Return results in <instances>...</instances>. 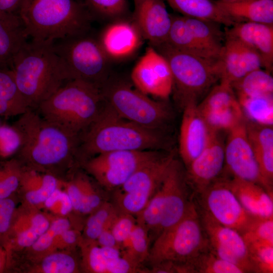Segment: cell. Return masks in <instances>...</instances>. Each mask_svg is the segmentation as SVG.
<instances>
[{"instance_id":"cell-1","label":"cell","mask_w":273,"mask_h":273,"mask_svg":"<svg viewBox=\"0 0 273 273\" xmlns=\"http://www.w3.org/2000/svg\"><path fill=\"white\" fill-rule=\"evenodd\" d=\"M13 125L21 138L15 158L23 166L54 175L53 171L68 167L77 159L79 136L44 118L36 110L28 109Z\"/></svg>"},{"instance_id":"cell-2","label":"cell","mask_w":273,"mask_h":273,"mask_svg":"<svg viewBox=\"0 0 273 273\" xmlns=\"http://www.w3.org/2000/svg\"><path fill=\"white\" fill-rule=\"evenodd\" d=\"M169 146V140L162 130L123 118L105 103L97 118L79 135L77 159L84 162L115 151H166Z\"/></svg>"},{"instance_id":"cell-3","label":"cell","mask_w":273,"mask_h":273,"mask_svg":"<svg viewBox=\"0 0 273 273\" xmlns=\"http://www.w3.org/2000/svg\"><path fill=\"white\" fill-rule=\"evenodd\" d=\"M53 43L27 41L11 63L16 83L29 109H36L70 80L66 65Z\"/></svg>"},{"instance_id":"cell-4","label":"cell","mask_w":273,"mask_h":273,"mask_svg":"<svg viewBox=\"0 0 273 273\" xmlns=\"http://www.w3.org/2000/svg\"><path fill=\"white\" fill-rule=\"evenodd\" d=\"M19 15L28 37L49 43L86 34L93 18L78 0H25Z\"/></svg>"},{"instance_id":"cell-5","label":"cell","mask_w":273,"mask_h":273,"mask_svg":"<svg viewBox=\"0 0 273 273\" xmlns=\"http://www.w3.org/2000/svg\"><path fill=\"white\" fill-rule=\"evenodd\" d=\"M105 103L100 88L73 79L35 110L44 118L79 136L97 118Z\"/></svg>"},{"instance_id":"cell-6","label":"cell","mask_w":273,"mask_h":273,"mask_svg":"<svg viewBox=\"0 0 273 273\" xmlns=\"http://www.w3.org/2000/svg\"><path fill=\"white\" fill-rule=\"evenodd\" d=\"M167 61L173 77L174 97L183 108L198 104L215 83L220 80L221 59H208L189 54L165 42L154 48Z\"/></svg>"},{"instance_id":"cell-7","label":"cell","mask_w":273,"mask_h":273,"mask_svg":"<svg viewBox=\"0 0 273 273\" xmlns=\"http://www.w3.org/2000/svg\"><path fill=\"white\" fill-rule=\"evenodd\" d=\"M209 249V241L194 200L183 217L154 239L148 260L152 267L165 262L187 264Z\"/></svg>"},{"instance_id":"cell-8","label":"cell","mask_w":273,"mask_h":273,"mask_svg":"<svg viewBox=\"0 0 273 273\" xmlns=\"http://www.w3.org/2000/svg\"><path fill=\"white\" fill-rule=\"evenodd\" d=\"M101 90L105 103L118 115L140 125L162 130L171 118L164 103L151 99L123 80L109 78Z\"/></svg>"},{"instance_id":"cell-9","label":"cell","mask_w":273,"mask_h":273,"mask_svg":"<svg viewBox=\"0 0 273 273\" xmlns=\"http://www.w3.org/2000/svg\"><path fill=\"white\" fill-rule=\"evenodd\" d=\"M86 34L57 41L53 47L64 61L70 80H82L101 89L109 78L110 60L98 39Z\"/></svg>"},{"instance_id":"cell-10","label":"cell","mask_w":273,"mask_h":273,"mask_svg":"<svg viewBox=\"0 0 273 273\" xmlns=\"http://www.w3.org/2000/svg\"><path fill=\"white\" fill-rule=\"evenodd\" d=\"M175 158L162 151L134 173L113 193V204L120 212L137 215L145 208L161 185Z\"/></svg>"},{"instance_id":"cell-11","label":"cell","mask_w":273,"mask_h":273,"mask_svg":"<svg viewBox=\"0 0 273 273\" xmlns=\"http://www.w3.org/2000/svg\"><path fill=\"white\" fill-rule=\"evenodd\" d=\"M195 204L215 221L233 229L241 235L247 232L257 217L242 206L229 188L227 175H221L202 191L194 196Z\"/></svg>"},{"instance_id":"cell-12","label":"cell","mask_w":273,"mask_h":273,"mask_svg":"<svg viewBox=\"0 0 273 273\" xmlns=\"http://www.w3.org/2000/svg\"><path fill=\"white\" fill-rule=\"evenodd\" d=\"M160 150L115 151L101 153L84 161L86 171L107 190L120 187Z\"/></svg>"},{"instance_id":"cell-13","label":"cell","mask_w":273,"mask_h":273,"mask_svg":"<svg viewBox=\"0 0 273 273\" xmlns=\"http://www.w3.org/2000/svg\"><path fill=\"white\" fill-rule=\"evenodd\" d=\"M158 190L162 205L160 234L180 220L194 202V194L181 161L174 158Z\"/></svg>"},{"instance_id":"cell-14","label":"cell","mask_w":273,"mask_h":273,"mask_svg":"<svg viewBox=\"0 0 273 273\" xmlns=\"http://www.w3.org/2000/svg\"><path fill=\"white\" fill-rule=\"evenodd\" d=\"M196 206L210 250L220 259L240 267L244 273H257L242 236L236 230L220 224Z\"/></svg>"},{"instance_id":"cell-15","label":"cell","mask_w":273,"mask_h":273,"mask_svg":"<svg viewBox=\"0 0 273 273\" xmlns=\"http://www.w3.org/2000/svg\"><path fill=\"white\" fill-rule=\"evenodd\" d=\"M228 132L223 172L231 176L259 184L266 190L247 136L245 118Z\"/></svg>"},{"instance_id":"cell-16","label":"cell","mask_w":273,"mask_h":273,"mask_svg":"<svg viewBox=\"0 0 273 273\" xmlns=\"http://www.w3.org/2000/svg\"><path fill=\"white\" fill-rule=\"evenodd\" d=\"M132 82L142 93L162 99L172 92V72L166 59L152 46L133 67L131 73Z\"/></svg>"},{"instance_id":"cell-17","label":"cell","mask_w":273,"mask_h":273,"mask_svg":"<svg viewBox=\"0 0 273 273\" xmlns=\"http://www.w3.org/2000/svg\"><path fill=\"white\" fill-rule=\"evenodd\" d=\"M224 166V143L214 131L201 153L186 168L187 179L194 196L218 178Z\"/></svg>"},{"instance_id":"cell-18","label":"cell","mask_w":273,"mask_h":273,"mask_svg":"<svg viewBox=\"0 0 273 273\" xmlns=\"http://www.w3.org/2000/svg\"><path fill=\"white\" fill-rule=\"evenodd\" d=\"M179 135V153L185 168L207 145L213 133L199 111L192 103L183 108Z\"/></svg>"},{"instance_id":"cell-19","label":"cell","mask_w":273,"mask_h":273,"mask_svg":"<svg viewBox=\"0 0 273 273\" xmlns=\"http://www.w3.org/2000/svg\"><path fill=\"white\" fill-rule=\"evenodd\" d=\"M132 20L139 27L144 39L153 48L167 41L171 26V15L163 0H132Z\"/></svg>"},{"instance_id":"cell-20","label":"cell","mask_w":273,"mask_h":273,"mask_svg":"<svg viewBox=\"0 0 273 273\" xmlns=\"http://www.w3.org/2000/svg\"><path fill=\"white\" fill-rule=\"evenodd\" d=\"M143 39L133 20H120L106 26L97 39L110 60H121L135 54Z\"/></svg>"},{"instance_id":"cell-21","label":"cell","mask_w":273,"mask_h":273,"mask_svg":"<svg viewBox=\"0 0 273 273\" xmlns=\"http://www.w3.org/2000/svg\"><path fill=\"white\" fill-rule=\"evenodd\" d=\"M226 34L255 49L260 55L262 67L270 73L273 64V24L238 22Z\"/></svg>"},{"instance_id":"cell-22","label":"cell","mask_w":273,"mask_h":273,"mask_svg":"<svg viewBox=\"0 0 273 273\" xmlns=\"http://www.w3.org/2000/svg\"><path fill=\"white\" fill-rule=\"evenodd\" d=\"M221 60L222 70L220 80L232 85L251 72L254 54L247 45L225 34Z\"/></svg>"},{"instance_id":"cell-23","label":"cell","mask_w":273,"mask_h":273,"mask_svg":"<svg viewBox=\"0 0 273 273\" xmlns=\"http://www.w3.org/2000/svg\"><path fill=\"white\" fill-rule=\"evenodd\" d=\"M227 181L242 206L250 214L260 218L273 217L272 194L259 184L228 174Z\"/></svg>"},{"instance_id":"cell-24","label":"cell","mask_w":273,"mask_h":273,"mask_svg":"<svg viewBox=\"0 0 273 273\" xmlns=\"http://www.w3.org/2000/svg\"><path fill=\"white\" fill-rule=\"evenodd\" d=\"M221 11L236 23L273 24V0H217Z\"/></svg>"},{"instance_id":"cell-25","label":"cell","mask_w":273,"mask_h":273,"mask_svg":"<svg viewBox=\"0 0 273 273\" xmlns=\"http://www.w3.org/2000/svg\"><path fill=\"white\" fill-rule=\"evenodd\" d=\"M28 37L19 15L0 12V66L10 67Z\"/></svg>"},{"instance_id":"cell-26","label":"cell","mask_w":273,"mask_h":273,"mask_svg":"<svg viewBox=\"0 0 273 273\" xmlns=\"http://www.w3.org/2000/svg\"><path fill=\"white\" fill-rule=\"evenodd\" d=\"M48 217L38 212H30L13 220L6 247H31L50 224Z\"/></svg>"},{"instance_id":"cell-27","label":"cell","mask_w":273,"mask_h":273,"mask_svg":"<svg viewBox=\"0 0 273 273\" xmlns=\"http://www.w3.org/2000/svg\"><path fill=\"white\" fill-rule=\"evenodd\" d=\"M55 175L23 167L20 186L25 192L26 201L31 205L43 204L58 188Z\"/></svg>"},{"instance_id":"cell-28","label":"cell","mask_w":273,"mask_h":273,"mask_svg":"<svg viewBox=\"0 0 273 273\" xmlns=\"http://www.w3.org/2000/svg\"><path fill=\"white\" fill-rule=\"evenodd\" d=\"M183 16L209 21L231 27L236 23L210 0H165Z\"/></svg>"},{"instance_id":"cell-29","label":"cell","mask_w":273,"mask_h":273,"mask_svg":"<svg viewBox=\"0 0 273 273\" xmlns=\"http://www.w3.org/2000/svg\"><path fill=\"white\" fill-rule=\"evenodd\" d=\"M28 109L12 70L9 67L0 66V116H19Z\"/></svg>"},{"instance_id":"cell-30","label":"cell","mask_w":273,"mask_h":273,"mask_svg":"<svg viewBox=\"0 0 273 273\" xmlns=\"http://www.w3.org/2000/svg\"><path fill=\"white\" fill-rule=\"evenodd\" d=\"M171 23L166 43L176 50L200 57L219 60L204 49L187 26L183 16L171 15Z\"/></svg>"},{"instance_id":"cell-31","label":"cell","mask_w":273,"mask_h":273,"mask_svg":"<svg viewBox=\"0 0 273 273\" xmlns=\"http://www.w3.org/2000/svg\"><path fill=\"white\" fill-rule=\"evenodd\" d=\"M73 210L81 214H89L102 203V198L86 177L78 175L67 189Z\"/></svg>"},{"instance_id":"cell-32","label":"cell","mask_w":273,"mask_h":273,"mask_svg":"<svg viewBox=\"0 0 273 273\" xmlns=\"http://www.w3.org/2000/svg\"><path fill=\"white\" fill-rule=\"evenodd\" d=\"M183 16L187 26L198 42L215 57L221 59L224 43L222 42V34L221 31L215 26L217 23Z\"/></svg>"},{"instance_id":"cell-33","label":"cell","mask_w":273,"mask_h":273,"mask_svg":"<svg viewBox=\"0 0 273 273\" xmlns=\"http://www.w3.org/2000/svg\"><path fill=\"white\" fill-rule=\"evenodd\" d=\"M82 247L83 263L87 270L95 273L118 272L122 261V255L113 258L107 257L102 247L96 241L85 240Z\"/></svg>"},{"instance_id":"cell-34","label":"cell","mask_w":273,"mask_h":273,"mask_svg":"<svg viewBox=\"0 0 273 273\" xmlns=\"http://www.w3.org/2000/svg\"><path fill=\"white\" fill-rule=\"evenodd\" d=\"M245 118L252 122L273 125V94L237 97Z\"/></svg>"},{"instance_id":"cell-35","label":"cell","mask_w":273,"mask_h":273,"mask_svg":"<svg viewBox=\"0 0 273 273\" xmlns=\"http://www.w3.org/2000/svg\"><path fill=\"white\" fill-rule=\"evenodd\" d=\"M237 98L273 94V78L270 73L261 69L252 71L232 85Z\"/></svg>"},{"instance_id":"cell-36","label":"cell","mask_w":273,"mask_h":273,"mask_svg":"<svg viewBox=\"0 0 273 273\" xmlns=\"http://www.w3.org/2000/svg\"><path fill=\"white\" fill-rule=\"evenodd\" d=\"M238 104L232 85L220 80L197 104V107L201 114H205L225 109Z\"/></svg>"},{"instance_id":"cell-37","label":"cell","mask_w":273,"mask_h":273,"mask_svg":"<svg viewBox=\"0 0 273 273\" xmlns=\"http://www.w3.org/2000/svg\"><path fill=\"white\" fill-rule=\"evenodd\" d=\"M150 240L147 230L136 223L128 238L122 245L123 249L121 250L122 256L134 266L141 269V264L148 258Z\"/></svg>"},{"instance_id":"cell-38","label":"cell","mask_w":273,"mask_h":273,"mask_svg":"<svg viewBox=\"0 0 273 273\" xmlns=\"http://www.w3.org/2000/svg\"><path fill=\"white\" fill-rule=\"evenodd\" d=\"M119 212L113 204L107 202L102 203L90 213L86 221L84 230L85 240L96 241L104 229L110 228Z\"/></svg>"},{"instance_id":"cell-39","label":"cell","mask_w":273,"mask_h":273,"mask_svg":"<svg viewBox=\"0 0 273 273\" xmlns=\"http://www.w3.org/2000/svg\"><path fill=\"white\" fill-rule=\"evenodd\" d=\"M189 264L192 273H244L241 268L220 259L210 249L200 253Z\"/></svg>"},{"instance_id":"cell-40","label":"cell","mask_w":273,"mask_h":273,"mask_svg":"<svg viewBox=\"0 0 273 273\" xmlns=\"http://www.w3.org/2000/svg\"><path fill=\"white\" fill-rule=\"evenodd\" d=\"M23 169L15 157L0 160V199L11 197L20 186Z\"/></svg>"},{"instance_id":"cell-41","label":"cell","mask_w":273,"mask_h":273,"mask_svg":"<svg viewBox=\"0 0 273 273\" xmlns=\"http://www.w3.org/2000/svg\"><path fill=\"white\" fill-rule=\"evenodd\" d=\"M210 128L215 132H228L245 118L239 103L220 111L201 114Z\"/></svg>"},{"instance_id":"cell-42","label":"cell","mask_w":273,"mask_h":273,"mask_svg":"<svg viewBox=\"0 0 273 273\" xmlns=\"http://www.w3.org/2000/svg\"><path fill=\"white\" fill-rule=\"evenodd\" d=\"M244 240L257 273H272L273 245L253 240Z\"/></svg>"},{"instance_id":"cell-43","label":"cell","mask_w":273,"mask_h":273,"mask_svg":"<svg viewBox=\"0 0 273 273\" xmlns=\"http://www.w3.org/2000/svg\"><path fill=\"white\" fill-rule=\"evenodd\" d=\"M85 7L93 18H118L123 15L127 9L126 0H83Z\"/></svg>"},{"instance_id":"cell-44","label":"cell","mask_w":273,"mask_h":273,"mask_svg":"<svg viewBox=\"0 0 273 273\" xmlns=\"http://www.w3.org/2000/svg\"><path fill=\"white\" fill-rule=\"evenodd\" d=\"M38 270L43 273H73L77 272V264L69 254L50 253L42 259Z\"/></svg>"},{"instance_id":"cell-45","label":"cell","mask_w":273,"mask_h":273,"mask_svg":"<svg viewBox=\"0 0 273 273\" xmlns=\"http://www.w3.org/2000/svg\"><path fill=\"white\" fill-rule=\"evenodd\" d=\"M21 146V136L13 125L1 124L0 160L15 157Z\"/></svg>"},{"instance_id":"cell-46","label":"cell","mask_w":273,"mask_h":273,"mask_svg":"<svg viewBox=\"0 0 273 273\" xmlns=\"http://www.w3.org/2000/svg\"><path fill=\"white\" fill-rule=\"evenodd\" d=\"M70 228V222L67 218L63 217L57 218L51 222L47 230L31 247L38 252L51 250L59 236Z\"/></svg>"},{"instance_id":"cell-47","label":"cell","mask_w":273,"mask_h":273,"mask_svg":"<svg viewBox=\"0 0 273 273\" xmlns=\"http://www.w3.org/2000/svg\"><path fill=\"white\" fill-rule=\"evenodd\" d=\"M242 236L244 239L273 245V217H258L250 229Z\"/></svg>"},{"instance_id":"cell-48","label":"cell","mask_w":273,"mask_h":273,"mask_svg":"<svg viewBox=\"0 0 273 273\" xmlns=\"http://www.w3.org/2000/svg\"><path fill=\"white\" fill-rule=\"evenodd\" d=\"M137 222L134 215L119 212L113 220L110 230L121 248L127 240Z\"/></svg>"},{"instance_id":"cell-49","label":"cell","mask_w":273,"mask_h":273,"mask_svg":"<svg viewBox=\"0 0 273 273\" xmlns=\"http://www.w3.org/2000/svg\"><path fill=\"white\" fill-rule=\"evenodd\" d=\"M15 209V202L11 197L0 199V245L5 248V246L6 248Z\"/></svg>"},{"instance_id":"cell-50","label":"cell","mask_w":273,"mask_h":273,"mask_svg":"<svg viewBox=\"0 0 273 273\" xmlns=\"http://www.w3.org/2000/svg\"><path fill=\"white\" fill-rule=\"evenodd\" d=\"M43 204L50 211L60 217L67 215L73 210L71 202L68 194L66 191H62L58 188Z\"/></svg>"},{"instance_id":"cell-51","label":"cell","mask_w":273,"mask_h":273,"mask_svg":"<svg viewBox=\"0 0 273 273\" xmlns=\"http://www.w3.org/2000/svg\"><path fill=\"white\" fill-rule=\"evenodd\" d=\"M79 239L78 232L71 228L63 231L56 240L55 247H70L75 245Z\"/></svg>"},{"instance_id":"cell-52","label":"cell","mask_w":273,"mask_h":273,"mask_svg":"<svg viewBox=\"0 0 273 273\" xmlns=\"http://www.w3.org/2000/svg\"><path fill=\"white\" fill-rule=\"evenodd\" d=\"M101 247H112L121 250L120 245L116 240L110 228L104 229L96 240Z\"/></svg>"},{"instance_id":"cell-53","label":"cell","mask_w":273,"mask_h":273,"mask_svg":"<svg viewBox=\"0 0 273 273\" xmlns=\"http://www.w3.org/2000/svg\"><path fill=\"white\" fill-rule=\"evenodd\" d=\"M24 1L0 0V12L19 15Z\"/></svg>"},{"instance_id":"cell-54","label":"cell","mask_w":273,"mask_h":273,"mask_svg":"<svg viewBox=\"0 0 273 273\" xmlns=\"http://www.w3.org/2000/svg\"><path fill=\"white\" fill-rule=\"evenodd\" d=\"M8 251L2 246L0 245V272H3L8 263Z\"/></svg>"},{"instance_id":"cell-55","label":"cell","mask_w":273,"mask_h":273,"mask_svg":"<svg viewBox=\"0 0 273 273\" xmlns=\"http://www.w3.org/2000/svg\"><path fill=\"white\" fill-rule=\"evenodd\" d=\"M78 1H80V2H81V1H80V0H78ZM82 3H83V2H82Z\"/></svg>"},{"instance_id":"cell-56","label":"cell","mask_w":273,"mask_h":273,"mask_svg":"<svg viewBox=\"0 0 273 273\" xmlns=\"http://www.w3.org/2000/svg\"><path fill=\"white\" fill-rule=\"evenodd\" d=\"M224 1H230V0H224Z\"/></svg>"},{"instance_id":"cell-57","label":"cell","mask_w":273,"mask_h":273,"mask_svg":"<svg viewBox=\"0 0 273 273\" xmlns=\"http://www.w3.org/2000/svg\"><path fill=\"white\" fill-rule=\"evenodd\" d=\"M1 122H0V125H1Z\"/></svg>"}]
</instances>
